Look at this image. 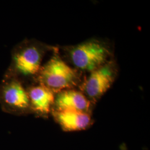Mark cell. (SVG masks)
I'll return each instance as SVG.
<instances>
[{
    "label": "cell",
    "instance_id": "obj_3",
    "mask_svg": "<svg viewBox=\"0 0 150 150\" xmlns=\"http://www.w3.org/2000/svg\"><path fill=\"white\" fill-rule=\"evenodd\" d=\"M2 109L13 115H22L31 110L27 90L22 82L12 77H4L0 83Z\"/></svg>",
    "mask_w": 150,
    "mask_h": 150
},
{
    "label": "cell",
    "instance_id": "obj_5",
    "mask_svg": "<svg viewBox=\"0 0 150 150\" xmlns=\"http://www.w3.org/2000/svg\"><path fill=\"white\" fill-rule=\"evenodd\" d=\"M86 81L85 91L92 101H96L110 88L115 80L116 72L112 64L107 62L91 72Z\"/></svg>",
    "mask_w": 150,
    "mask_h": 150
},
{
    "label": "cell",
    "instance_id": "obj_8",
    "mask_svg": "<svg viewBox=\"0 0 150 150\" xmlns=\"http://www.w3.org/2000/svg\"><path fill=\"white\" fill-rule=\"evenodd\" d=\"M27 92L31 110L41 116H47L52 110L55 96L52 90L39 84Z\"/></svg>",
    "mask_w": 150,
    "mask_h": 150
},
{
    "label": "cell",
    "instance_id": "obj_6",
    "mask_svg": "<svg viewBox=\"0 0 150 150\" xmlns=\"http://www.w3.org/2000/svg\"><path fill=\"white\" fill-rule=\"evenodd\" d=\"M52 113L55 121L66 132L86 129L92 123L88 113L74 110H52Z\"/></svg>",
    "mask_w": 150,
    "mask_h": 150
},
{
    "label": "cell",
    "instance_id": "obj_2",
    "mask_svg": "<svg viewBox=\"0 0 150 150\" xmlns=\"http://www.w3.org/2000/svg\"><path fill=\"white\" fill-rule=\"evenodd\" d=\"M37 79L39 84L54 92L70 89L77 84L79 77L77 72L57 54L54 55L41 68Z\"/></svg>",
    "mask_w": 150,
    "mask_h": 150
},
{
    "label": "cell",
    "instance_id": "obj_4",
    "mask_svg": "<svg viewBox=\"0 0 150 150\" xmlns=\"http://www.w3.org/2000/svg\"><path fill=\"white\" fill-rule=\"evenodd\" d=\"M110 54L106 46L95 40L80 43L70 52L71 61L76 67L90 72L107 64Z\"/></svg>",
    "mask_w": 150,
    "mask_h": 150
},
{
    "label": "cell",
    "instance_id": "obj_7",
    "mask_svg": "<svg viewBox=\"0 0 150 150\" xmlns=\"http://www.w3.org/2000/svg\"><path fill=\"white\" fill-rule=\"evenodd\" d=\"M91 102L82 93L74 90L59 91L54 98L52 110H74L88 113Z\"/></svg>",
    "mask_w": 150,
    "mask_h": 150
},
{
    "label": "cell",
    "instance_id": "obj_1",
    "mask_svg": "<svg viewBox=\"0 0 150 150\" xmlns=\"http://www.w3.org/2000/svg\"><path fill=\"white\" fill-rule=\"evenodd\" d=\"M46 47L36 41H25L12 50L11 62L4 75L22 82V79L37 76L41 69Z\"/></svg>",
    "mask_w": 150,
    "mask_h": 150
}]
</instances>
